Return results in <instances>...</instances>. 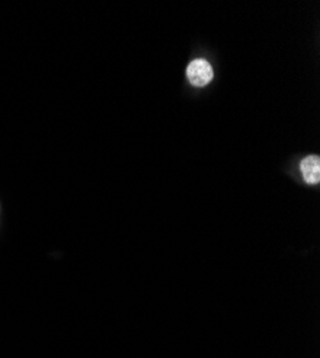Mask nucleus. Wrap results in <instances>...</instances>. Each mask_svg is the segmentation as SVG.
Returning a JSON list of instances; mask_svg holds the SVG:
<instances>
[{
	"instance_id": "f03ea898",
	"label": "nucleus",
	"mask_w": 320,
	"mask_h": 358,
	"mask_svg": "<svg viewBox=\"0 0 320 358\" xmlns=\"http://www.w3.org/2000/svg\"><path fill=\"white\" fill-rule=\"evenodd\" d=\"M300 169L305 181L307 184L316 185L320 181V158L317 155H310L300 162Z\"/></svg>"
},
{
	"instance_id": "f257e3e1",
	"label": "nucleus",
	"mask_w": 320,
	"mask_h": 358,
	"mask_svg": "<svg viewBox=\"0 0 320 358\" xmlns=\"http://www.w3.org/2000/svg\"><path fill=\"white\" fill-rule=\"evenodd\" d=\"M213 68L211 65L204 61V59H197V61L191 62L187 68V76L188 80L194 86H206L213 79Z\"/></svg>"
}]
</instances>
